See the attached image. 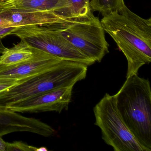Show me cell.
Masks as SVG:
<instances>
[{"label": "cell", "instance_id": "6da1fadb", "mask_svg": "<svg viewBox=\"0 0 151 151\" xmlns=\"http://www.w3.org/2000/svg\"><path fill=\"white\" fill-rule=\"evenodd\" d=\"M101 22L127 59L126 78L137 75L140 68L151 62V18L140 17L125 5L103 16Z\"/></svg>", "mask_w": 151, "mask_h": 151}, {"label": "cell", "instance_id": "7a4b0ae2", "mask_svg": "<svg viewBox=\"0 0 151 151\" xmlns=\"http://www.w3.org/2000/svg\"><path fill=\"white\" fill-rule=\"evenodd\" d=\"M117 109L129 130L145 151H151V90L148 79L126 78L116 94Z\"/></svg>", "mask_w": 151, "mask_h": 151}, {"label": "cell", "instance_id": "3957f363", "mask_svg": "<svg viewBox=\"0 0 151 151\" xmlns=\"http://www.w3.org/2000/svg\"><path fill=\"white\" fill-rule=\"evenodd\" d=\"M88 67L81 63L62 60L50 69L1 92L0 109L52 90L74 86L86 78Z\"/></svg>", "mask_w": 151, "mask_h": 151}, {"label": "cell", "instance_id": "277c9868", "mask_svg": "<svg viewBox=\"0 0 151 151\" xmlns=\"http://www.w3.org/2000/svg\"><path fill=\"white\" fill-rule=\"evenodd\" d=\"M51 25L71 45L95 62H100L109 52V45L101 21L91 9L83 15L62 17Z\"/></svg>", "mask_w": 151, "mask_h": 151}, {"label": "cell", "instance_id": "5b68a950", "mask_svg": "<svg viewBox=\"0 0 151 151\" xmlns=\"http://www.w3.org/2000/svg\"><path fill=\"white\" fill-rule=\"evenodd\" d=\"M94 124L104 142L115 151H145L124 123L116 107L115 95L106 93L93 108Z\"/></svg>", "mask_w": 151, "mask_h": 151}, {"label": "cell", "instance_id": "8992f818", "mask_svg": "<svg viewBox=\"0 0 151 151\" xmlns=\"http://www.w3.org/2000/svg\"><path fill=\"white\" fill-rule=\"evenodd\" d=\"M11 35H15L35 48L63 60L81 63L88 67L95 63L64 38L51 24L15 27Z\"/></svg>", "mask_w": 151, "mask_h": 151}, {"label": "cell", "instance_id": "52a82bcc", "mask_svg": "<svg viewBox=\"0 0 151 151\" xmlns=\"http://www.w3.org/2000/svg\"><path fill=\"white\" fill-rule=\"evenodd\" d=\"M74 86L52 90L7 107L6 109L17 113H40L67 109L71 102Z\"/></svg>", "mask_w": 151, "mask_h": 151}, {"label": "cell", "instance_id": "ba28073f", "mask_svg": "<svg viewBox=\"0 0 151 151\" xmlns=\"http://www.w3.org/2000/svg\"><path fill=\"white\" fill-rule=\"evenodd\" d=\"M16 132H29L44 137L55 135V130L39 119L26 117L6 109H0V137Z\"/></svg>", "mask_w": 151, "mask_h": 151}, {"label": "cell", "instance_id": "9c48e42d", "mask_svg": "<svg viewBox=\"0 0 151 151\" xmlns=\"http://www.w3.org/2000/svg\"><path fill=\"white\" fill-rule=\"evenodd\" d=\"M63 59L41 51L30 60L15 65H0V78L24 79L38 75L57 65Z\"/></svg>", "mask_w": 151, "mask_h": 151}, {"label": "cell", "instance_id": "30bf717a", "mask_svg": "<svg viewBox=\"0 0 151 151\" xmlns=\"http://www.w3.org/2000/svg\"><path fill=\"white\" fill-rule=\"evenodd\" d=\"M15 27L26 25L45 26L60 21L62 17L53 11L4 9L0 14Z\"/></svg>", "mask_w": 151, "mask_h": 151}, {"label": "cell", "instance_id": "8fae6325", "mask_svg": "<svg viewBox=\"0 0 151 151\" xmlns=\"http://www.w3.org/2000/svg\"><path fill=\"white\" fill-rule=\"evenodd\" d=\"M5 9L53 11L57 13L66 6V0H4Z\"/></svg>", "mask_w": 151, "mask_h": 151}, {"label": "cell", "instance_id": "7c38bea8", "mask_svg": "<svg viewBox=\"0 0 151 151\" xmlns=\"http://www.w3.org/2000/svg\"><path fill=\"white\" fill-rule=\"evenodd\" d=\"M41 51L21 40L12 47L5 48L0 55V65L10 66L30 60Z\"/></svg>", "mask_w": 151, "mask_h": 151}, {"label": "cell", "instance_id": "4fadbf2b", "mask_svg": "<svg viewBox=\"0 0 151 151\" xmlns=\"http://www.w3.org/2000/svg\"><path fill=\"white\" fill-rule=\"evenodd\" d=\"M66 6L56 13L62 17L69 18L83 15L90 10V0H66Z\"/></svg>", "mask_w": 151, "mask_h": 151}, {"label": "cell", "instance_id": "5bb4252c", "mask_svg": "<svg viewBox=\"0 0 151 151\" xmlns=\"http://www.w3.org/2000/svg\"><path fill=\"white\" fill-rule=\"evenodd\" d=\"M91 11H97L103 16L118 11L125 6L124 0H90Z\"/></svg>", "mask_w": 151, "mask_h": 151}, {"label": "cell", "instance_id": "9a60e30c", "mask_svg": "<svg viewBox=\"0 0 151 151\" xmlns=\"http://www.w3.org/2000/svg\"><path fill=\"white\" fill-rule=\"evenodd\" d=\"M36 147L25 144L21 141H15L12 143L6 142V151H36Z\"/></svg>", "mask_w": 151, "mask_h": 151}, {"label": "cell", "instance_id": "2e32d148", "mask_svg": "<svg viewBox=\"0 0 151 151\" xmlns=\"http://www.w3.org/2000/svg\"><path fill=\"white\" fill-rule=\"evenodd\" d=\"M31 77L24 79L0 78V92L16 86Z\"/></svg>", "mask_w": 151, "mask_h": 151}, {"label": "cell", "instance_id": "e0dca14e", "mask_svg": "<svg viewBox=\"0 0 151 151\" xmlns=\"http://www.w3.org/2000/svg\"><path fill=\"white\" fill-rule=\"evenodd\" d=\"M15 27L12 22L0 15V28H8Z\"/></svg>", "mask_w": 151, "mask_h": 151}, {"label": "cell", "instance_id": "ac0fdd59", "mask_svg": "<svg viewBox=\"0 0 151 151\" xmlns=\"http://www.w3.org/2000/svg\"><path fill=\"white\" fill-rule=\"evenodd\" d=\"M15 27L11 28H0V39L3 38L4 37L9 35H11Z\"/></svg>", "mask_w": 151, "mask_h": 151}, {"label": "cell", "instance_id": "d6986e66", "mask_svg": "<svg viewBox=\"0 0 151 151\" xmlns=\"http://www.w3.org/2000/svg\"><path fill=\"white\" fill-rule=\"evenodd\" d=\"M6 142H5L1 137H0V151H6Z\"/></svg>", "mask_w": 151, "mask_h": 151}, {"label": "cell", "instance_id": "ffe728a7", "mask_svg": "<svg viewBox=\"0 0 151 151\" xmlns=\"http://www.w3.org/2000/svg\"><path fill=\"white\" fill-rule=\"evenodd\" d=\"M6 47L4 46L3 44H2L1 41V39H0V55L2 53L4 50H5Z\"/></svg>", "mask_w": 151, "mask_h": 151}, {"label": "cell", "instance_id": "44dd1931", "mask_svg": "<svg viewBox=\"0 0 151 151\" xmlns=\"http://www.w3.org/2000/svg\"><path fill=\"white\" fill-rule=\"evenodd\" d=\"M47 148L44 147H36V151H47Z\"/></svg>", "mask_w": 151, "mask_h": 151}, {"label": "cell", "instance_id": "7402d4cb", "mask_svg": "<svg viewBox=\"0 0 151 151\" xmlns=\"http://www.w3.org/2000/svg\"><path fill=\"white\" fill-rule=\"evenodd\" d=\"M4 9L3 8V6H2V3H1V2H0V14L3 12Z\"/></svg>", "mask_w": 151, "mask_h": 151}, {"label": "cell", "instance_id": "603a6c76", "mask_svg": "<svg viewBox=\"0 0 151 151\" xmlns=\"http://www.w3.org/2000/svg\"><path fill=\"white\" fill-rule=\"evenodd\" d=\"M4 0H0V2H2Z\"/></svg>", "mask_w": 151, "mask_h": 151}]
</instances>
